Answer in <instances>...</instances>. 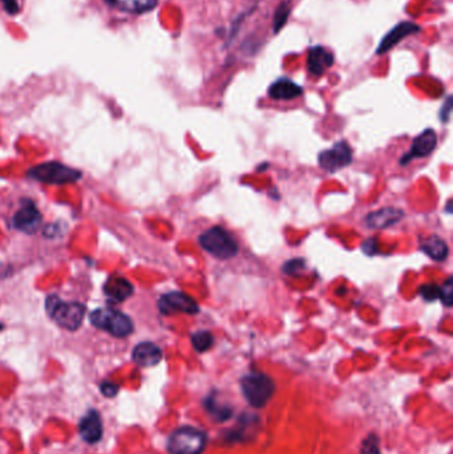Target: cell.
I'll return each instance as SVG.
<instances>
[{"label": "cell", "mask_w": 453, "mask_h": 454, "mask_svg": "<svg viewBox=\"0 0 453 454\" xmlns=\"http://www.w3.org/2000/svg\"><path fill=\"white\" fill-rule=\"evenodd\" d=\"M303 93L302 86L289 79H281L270 85L269 96L274 100H293Z\"/></svg>", "instance_id": "2e32d148"}, {"label": "cell", "mask_w": 453, "mask_h": 454, "mask_svg": "<svg viewBox=\"0 0 453 454\" xmlns=\"http://www.w3.org/2000/svg\"><path fill=\"white\" fill-rule=\"evenodd\" d=\"M213 343H214V338L209 331H198L191 336V344L198 352H206L208 349L211 348Z\"/></svg>", "instance_id": "44dd1931"}, {"label": "cell", "mask_w": 453, "mask_h": 454, "mask_svg": "<svg viewBox=\"0 0 453 454\" xmlns=\"http://www.w3.org/2000/svg\"><path fill=\"white\" fill-rule=\"evenodd\" d=\"M45 308L53 320L68 331H76L83 324L85 307L76 302H62L59 297L51 296L47 299Z\"/></svg>", "instance_id": "7a4b0ae2"}, {"label": "cell", "mask_w": 453, "mask_h": 454, "mask_svg": "<svg viewBox=\"0 0 453 454\" xmlns=\"http://www.w3.org/2000/svg\"><path fill=\"white\" fill-rule=\"evenodd\" d=\"M290 10H291V8H290V3L284 1V3H281V6L278 7V10L275 11L274 21H273L275 33H278L279 30L285 25L286 21L289 19V15H290Z\"/></svg>", "instance_id": "7402d4cb"}, {"label": "cell", "mask_w": 453, "mask_h": 454, "mask_svg": "<svg viewBox=\"0 0 453 454\" xmlns=\"http://www.w3.org/2000/svg\"><path fill=\"white\" fill-rule=\"evenodd\" d=\"M360 454H380L379 440L375 434H369L362 443Z\"/></svg>", "instance_id": "603a6c76"}, {"label": "cell", "mask_w": 453, "mask_h": 454, "mask_svg": "<svg viewBox=\"0 0 453 454\" xmlns=\"http://www.w3.org/2000/svg\"><path fill=\"white\" fill-rule=\"evenodd\" d=\"M243 396L254 408H262L273 397L274 381L259 372H252L241 380Z\"/></svg>", "instance_id": "3957f363"}, {"label": "cell", "mask_w": 453, "mask_h": 454, "mask_svg": "<svg viewBox=\"0 0 453 454\" xmlns=\"http://www.w3.org/2000/svg\"><path fill=\"white\" fill-rule=\"evenodd\" d=\"M201 247L217 259H232L238 253V243L223 227L214 226L200 237Z\"/></svg>", "instance_id": "6da1fadb"}, {"label": "cell", "mask_w": 453, "mask_h": 454, "mask_svg": "<svg viewBox=\"0 0 453 454\" xmlns=\"http://www.w3.org/2000/svg\"><path fill=\"white\" fill-rule=\"evenodd\" d=\"M82 438L88 444H96L103 437V420L97 411H89L79 424Z\"/></svg>", "instance_id": "8fae6325"}, {"label": "cell", "mask_w": 453, "mask_h": 454, "mask_svg": "<svg viewBox=\"0 0 453 454\" xmlns=\"http://www.w3.org/2000/svg\"><path fill=\"white\" fill-rule=\"evenodd\" d=\"M100 390H101V393L106 396V397H115L117 393H118V385L112 382V381H104L101 385H100Z\"/></svg>", "instance_id": "4316f807"}, {"label": "cell", "mask_w": 453, "mask_h": 454, "mask_svg": "<svg viewBox=\"0 0 453 454\" xmlns=\"http://www.w3.org/2000/svg\"><path fill=\"white\" fill-rule=\"evenodd\" d=\"M206 446V434L193 426H181L169 436L170 454H202Z\"/></svg>", "instance_id": "277c9868"}, {"label": "cell", "mask_w": 453, "mask_h": 454, "mask_svg": "<svg viewBox=\"0 0 453 454\" xmlns=\"http://www.w3.org/2000/svg\"><path fill=\"white\" fill-rule=\"evenodd\" d=\"M0 1H1L3 8H4V11H6L7 13H10V15L19 13V11H21V3H19V0H0Z\"/></svg>", "instance_id": "83f0119b"}, {"label": "cell", "mask_w": 453, "mask_h": 454, "mask_svg": "<svg viewBox=\"0 0 453 454\" xmlns=\"http://www.w3.org/2000/svg\"><path fill=\"white\" fill-rule=\"evenodd\" d=\"M108 6L130 13H144L153 10L158 0H104Z\"/></svg>", "instance_id": "e0dca14e"}, {"label": "cell", "mask_w": 453, "mask_h": 454, "mask_svg": "<svg viewBox=\"0 0 453 454\" xmlns=\"http://www.w3.org/2000/svg\"><path fill=\"white\" fill-rule=\"evenodd\" d=\"M89 319L96 328L106 331L116 338H125L133 332L130 317L111 308H99L91 314Z\"/></svg>", "instance_id": "5b68a950"}, {"label": "cell", "mask_w": 453, "mask_h": 454, "mask_svg": "<svg viewBox=\"0 0 453 454\" xmlns=\"http://www.w3.org/2000/svg\"><path fill=\"white\" fill-rule=\"evenodd\" d=\"M420 31H422L420 25L411 23V21H403L401 24H398L395 28H392L383 38V40L380 42L378 50H376V55H384V53L388 52L395 45H398L403 39H406L407 36Z\"/></svg>", "instance_id": "30bf717a"}, {"label": "cell", "mask_w": 453, "mask_h": 454, "mask_svg": "<svg viewBox=\"0 0 453 454\" xmlns=\"http://www.w3.org/2000/svg\"><path fill=\"white\" fill-rule=\"evenodd\" d=\"M453 280L452 278H448L445 280L443 287L440 288V295L439 297L443 300L444 305L447 307L452 306L453 302Z\"/></svg>", "instance_id": "cb8c5ba5"}, {"label": "cell", "mask_w": 453, "mask_h": 454, "mask_svg": "<svg viewBox=\"0 0 453 454\" xmlns=\"http://www.w3.org/2000/svg\"><path fill=\"white\" fill-rule=\"evenodd\" d=\"M28 176L33 180L40 181L44 183L65 185V183L76 182L82 177V173L79 170L65 166L60 162H47L32 168L28 171Z\"/></svg>", "instance_id": "8992f818"}, {"label": "cell", "mask_w": 453, "mask_h": 454, "mask_svg": "<svg viewBox=\"0 0 453 454\" xmlns=\"http://www.w3.org/2000/svg\"><path fill=\"white\" fill-rule=\"evenodd\" d=\"M12 225L15 229H18L21 232L32 234L40 227L42 215L32 203L24 205L21 210L15 214V217L12 220Z\"/></svg>", "instance_id": "7c38bea8"}, {"label": "cell", "mask_w": 453, "mask_h": 454, "mask_svg": "<svg viewBox=\"0 0 453 454\" xmlns=\"http://www.w3.org/2000/svg\"><path fill=\"white\" fill-rule=\"evenodd\" d=\"M451 109H452V98H451V97H448V100H447L445 106L442 108V113H440V118H442V121H444V123H447V121H448V118H449V113H451Z\"/></svg>", "instance_id": "f1b7e54d"}, {"label": "cell", "mask_w": 453, "mask_h": 454, "mask_svg": "<svg viewBox=\"0 0 453 454\" xmlns=\"http://www.w3.org/2000/svg\"><path fill=\"white\" fill-rule=\"evenodd\" d=\"M0 328H1V326H0Z\"/></svg>", "instance_id": "f546056e"}, {"label": "cell", "mask_w": 453, "mask_h": 454, "mask_svg": "<svg viewBox=\"0 0 453 454\" xmlns=\"http://www.w3.org/2000/svg\"><path fill=\"white\" fill-rule=\"evenodd\" d=\"M403 218V212L396 208H384L378 212H371L366 218V223L371 229H386L399 222Z\"/></svg>", "instance_id": "9a60e30c"}, {"label": "cell", "mask_w": 453, "mask_h": 454, "mask_svg": "<svg viewBox=\"0 0 453 454\" xmlns=\"http://www.w3.org/2000/svg\"><path fill=\"white\" fill-rule=\"evenodd\" d=\"M436 145H437V135H436V132L433 129L424 130L422 135H419L418 137L415 138L410 153L403 157L401 164L407 165V162L411 161V159L428 157L436 148Z\"/></svg>", "instance_id": "9c48e42d"}, {"label": "cell", "mask_w": 453, "mask_h": 454, "mask_svg": "<svg viewBox=\"0 0 453 454\" xmlns=\"http://www.w3.org/2000/svg\"><path fill=\"white\" fill-rule=\"evenodd\" d=\"M203 405H205V409L208 411V413H211L217 421H225L232 416V408L228 407L226 404H220L214 393L206 397Z\"/></svg>", "instance_id": "ffe728a7"}, {"label": "cell", "mask_w": 453, "mask_h": 454, "mask_svg": "<svg viewBox=\"0 0 453 454\" xmlns=\"http://www.w3.org/2000/svg\"><path fill=\"white\" fill-rule=\"evenodd\" d=\"M132 358L140 367L149 368V367L157 365L158 363L161 361L162 351L155 343L145 341V343H140L138 346L135 347Z\"/></svg>", "instance_id": "5bb4252c"}, {"label": "cell", "mask_w": 453, "mask_h": 454, "mask_svg": "<svg viewBox=\"0 0 453 454\" xmlns=\"http://www.w3.org/2000/svg\"><path fill=\"white\" fill-rule=\"evenodd\" d=\"M305 262L301 259H293L290 262H287L284 267V271L286 274L296 275L299 271H302L305 268Z\"/></svg>", "instance_id": "484cf974"}, {"label": "cell", "mask_w": 453, "mask_h": 454, "mask_svg": "<svg viewBox=\"0 0 453 454\" xmlns=\"http://www.w3.org/2000/svg\"><path fill=\"white\" fill-rule=\"evenodd\" d=\"M158 308L164 315L172 314H188L196 315L200 312V306L193 297L182 293H169L161 296L158 300Z\"/></svg>", "instance_id": "52a82bcc"}, {"label": "cell", "mask_w": 453, "mask_h": 454, "mask_svg": "<svg viewBox=\"0 0 453 454\" xmlns=\"http://www.w3.org/2000/svg\"><path fill=\"white\" fill-rule=\"evenodd\" d=\"M419 293L423 296V299H425L428 302H432L440 295V287H437L436 285H423Z\"/></svg>", "instance_id": "d4e9b609"}, {"label": "cell", "mask_w": 453, "mask_h": 454, "mask_svg": "<svg viewBox=\"0 0 453 454\" xmlns=\"http://www.w3.org/2000/svg\"><path fill=\"white\" fill-rule=\"evenodd\" d=\"M352 161V149L347 142L340 141L328 150H325L319 156V165L328 173H335L337 170L348 166Z\"/></svg>", "instance_id": "ba28073f"}, {"label": "cell", "mask_w": 453, "mask_h": 454, "mask_svg": "<svg viewBox=\"0 0 453 454\" xmlns=\"http://www.w3.org/2000/svg\"><path fill=\"white\" fill-rule=\"evenodd\" d=\"M420 250L423 253L427 254L430 258H432L435 261H444L447 259L448 254H449V250H448V246L447 243L442 238L439 237H430L427 239H424L422 243H420Z\"/></svg>", "instance_id": "d6986e66"}, {"label": "cell", "mask_w": 453, "mask_h": 454, "mask_svg": "<svg viewBox=\"0 0 453 454\" xmlns=\"http://www.w3.org/2000/svg\"><path fill=\"white\" fill-rule=\"evenodd\" d=\"M104 290H106V295L109 299L115 302H123L132 295L133 285L124 278H112L106 282Z\"/></svg>", "instance_id": "ac0fdd59"}, {"label": "cell", "mask_w": 453, "mask_h": 454, "mask_svg": "<svg viewBox=\"0 0 453 454\" xmlns=\"http://www.w3.org/2000/svg\"><path fill=\"white\" fill-rule=\"evenodd\" d=\"M334 64V55L325 47H313L307 57V68L313 76H322Z\"/></svg>", "instance_id": "4fadbf2b"}]
</instances>
